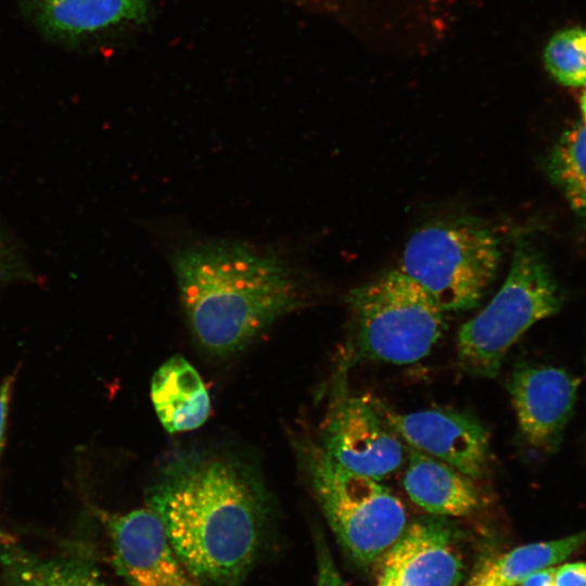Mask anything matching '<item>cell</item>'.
I'll return each instance as SVG.
<instances>
[{"label":"cell","mask_w":586,"mask_h":586,"mask_svg":"<svg viewBox=\"0 0 586 586\" xmlns=\"http://www.w3.org/2000/svg\"><path fill=\"white\" fill-rule=\"evenodd\" d=\"M403 486L417 506L441 517H466L482 505L475 480L410 446Z\"/></svg>","instance_id":"12"},{"label":"cell","mask_w":586,"mask_h":586,"mask_svg":"<svg viewBox=\"0 0 586 586\" xmlns=\"http://www.w3.org/2000/svg\"><path fill=\"white\" fill-rule=\"evenodd\" d=\"M579 107L583 116V123L586 125V87L579 99Z\"/></svg>","instance_id":"24"},{"label":"cell","mask_w":586,"mask_h":586,"mask_svg":"<svg viewBox=\"0 0 586 586\" xmlns=\"http://www.w3.org/2000/svg\"><path fill=\"white\" fill-rule=\"evenodd\" d=\"M499 239L471 216L433 220L407 241L399 270L418 283L443 311L474 308L498 271Z\"/></svg>","instance_id":"5"},{"label":"cell","mask_w":586,"mask_h":586,"mask_svg":"<svg viewBox=\"0 0 586 586\" xmlns=\"http://www.w3.org/2000/svg\"><path fill=\"white\" fill-rule=\"evenodd\" d=\"M151 399L168 433L200 428L211 411L209 395L199 372L179 355L168 358L153 374Z\"/></svg>","instance_id":"14"},{"label":"cell","mask_w":586,"mask_h":586,"mask_svg":"<svg viewBox=\"0 0 586 586\" xmlns=\"http://www.w3.org/2000/svg\"><path fill=\"white\" fill-rule=\"evenodd\" d=\"M171 262L189 329L215 355L243 349L303 304L294 270L273 252L214 240L180 249Z\"/></svg>","instance_id":"2"},{"label":"cell","mask_w":586,"mask_h":586,"mask_svg":"<svg viewBox=\"0 0 586 586\" xmlns=\"http://www.w3.org/2000/svg\"><path fill=\"white\" fill-rule=\"evenodd\" d=\"M8 586H109L94 563L76 557L43 558L22 547L0 552Z\"/></svg>","instance_id":"15"},{"label":"cell","mask_w":586,"mask_h":586,"mask_svg":"<svg viewBox=\"0 0 586 586\" xmlns=\"http://www.w3.org/2000/svg\"><path fill=\"white\" fill-rule=\"evenodd\" d=\"M544 63L550 76L565 87H586V28L557 31L544 50Z\"/></svg>","instance_id":"18"},{"label":"cell","mask_w":586,"mask_h":586,"mask_svg":"<svg viewBox=\"0 0 586 586\" xmlns=\"http://www.w3.org/2000/svg\"><path fill=\"white\" fill-rule=\"evenodd\" d=\"M578 380L560 367L521 365L509 393L524 441L539 453L558 449L577 400Z\"/></svg>","instance_id":"10"},{"label":"cell","mask_w":586,"mask_h":586,"mask_svg":"<svg viewBox=\"0 0 586 586\" xmlns=\"http://www.w3.org/2000/svg\"><path fill=\"white\" fill-rule=\"evenodd\" d=\"M317 552V585L316 586H347L337 571L331 552L322 536L316 537Z\"/></svg>","instance_id":"19"},{"label":"cell","mask_w":586,"mask_h":586,"mask_svg":"<svg viewBox=\"0 0 586 586\" xmlns=\"http://www.w3.org/2000/svg\"><path fill=\"white\" fill-rule=\"evenodd\" d=\"M149 0H37L35 24L51 40L76 42L111 27L146 20Z\"/></svg>","instance_id":"13"},{"label":"cell","mask_w":586,"mask_h":586,"mask_svg":"<svg viewBox=\"0 0 586 586\" xmlns=\"http://www.w3.org/2000/svg\"><path fill=\"white\" fill-rule=\"evenodd\" d=\"M146 500L199 586L241 585L267 512L264 488L249 469L224 456H182L164 468Z\"/></svg>","instance_id":"1"},{"label":"cell","mask_w":586,"mask_h":586,"mask_svg":"<svg viewBox=\"0 0 586 586\" xmlns=\"http://www.w3.org/2000/svg\"><path fill=\"white\" fill-rule=\"evenodd\" d=\"M563 296L535 245L517 240L505 282L457 334L460 367L482 378L498 375L512 345L535 323L557 314Z\"/></svg>","instance_id":"3"},{"label":"cell","mask_w":586,"mask_h":586,"mask_svg":"<svg viewBox=\"0 0 586 586\" xmlns=\"http://www.w3.org/2000/svg\"><path fill=\"white\" fill-rule=\"evenodd\" d=\"M318 445L342 468L378 481L394 474L407 457L373 402L345 392L332 400Z\"/></svg>","instance_id":"7"},{"label":"cell","mask_w":586,"mask_h":586,"mask_svg":"<svg viewBox=\"0 0 586 586\" xmlns=\"http://www.w3.org/2000/svg\"><path fill=\"white\" fill-rule=\"evenodd\" d=\"M553 586H586V561H576L555 568Z\"/></svg>","instance_id":"20"},{"label":"cell","mask_w":586,"mask_h":586,"mask_svg":"<svg viewBox=\"0 0 586 586\" xmlns=\"http://www.w3.org/2000/svg\"><path fill=\"white\" fill-rule=\"evenodd\" d=\"M117 573L126 586H199L149 508L102 514Z\"/></svg>","instance_id":"9"},{"label":"cell","mask_w":586,"mask_h":586,"mask_svg":"<svg viewBox=\"0 0 586 586\" xmlns=\"http://www.w3.org/2000/svg\"><path fill=\"white\" fill-rule=\"evenodd\" d=\"M15 377L8 375L0 384V456L4 446L5 430L10 402L13 393Z\"/></svg>","instance_id":"21"},{"label":"cell","mask_w":586,"mask_h":586,"mask_svg":"<svg viewBox=\"0 0 586 586\" xmlns=\"http://www.w3.org/2000/svg\"><path fill=\"white\" fill-rule=\"evenodd\" d=\"M302 461L322 513L341 546L358 563L375 562L407 526L406 509L380 481L346 470L316 443Z\"/></svg>","instance_id":"6"},{"label":"cell","mask_w":586,"mask_h":586,"mask_svg":"<svg viewBox=\"0 0 586 586\" xmlns=\"http://www.w3.org/2000/svg\"><path fill=\"white\" fill-rule=\"evenodd\" d=\"M347 303L352 362L413 364L428 356L442 335L444 311L399 269L354 288Z\"/></svg>","instance_id":"4"},{"label":"cell","mask_w":586,"mask_h":586,"mask_svg":"<svg viewBox=\"0 0 586 586\" xmlns=\"http://www.w3.org/2000/svg\"><path fill=\"white\" fill-rule=\"evenodd\" d=\"M386 424L408 446L436 458L473 480L487 476L491 466L489 434L474 416L434 408L400 413L375 405Z\"/></svg>","instance_id":"8"},{"label":"cell","mask_w":586,"mask_h":586,"mask_svg":"<svg viewBox=\"0 0 586 586\" xmlns=\"http://www.w3.org/2000/svg\"><path fill=\"white\" fill-rule=\"evenodd\" d=\"M450 528L437 520L408 526L385 552L399 586H458L462 563L453 546Z\"/></svg>","instance_id":"11"},{"label":"cell","mask_w":586,"mask_h":586,"mask_svg":"<svg viewBox=\"0 0 586 586\" xmlns=\"http://www.w3.org/2000/svg\"><path fill=\"white\" fill-rule=\"evenodd\" d=\"M586 544V530L560 539L519 546L487 560L467 586H520L531 574L565 560Z\"/></svg>","instance_id":"16"},{"label":"cell","mask_w":586,"mask_h":586,"mask_svg":"<svg viewBox=\"0 0 586 586\" xmlns=\"http://www.w3.org/2000/svg\"><path fill=\"white\" fill-rule=\"evenodd\" d=\"M546 171L574 214L586 224V125L565 130L546 158Z\"/></svg>","instance_id":"17"},{"label":"cell","mask_w":586,"mask_h":586,"mask_svg":"<svg viewBox=\"0 0 586 586\" xmlns=\"http://www.w3.org/2000/svg\"><path fill=\"white\" fill-rule=\"evenodd\" d=\"M377 586H399L396 570L386 557Z\"/></svg>","instance_id":"23"},{"label":"cell","mask_w":586,"mask_h":586,"mask_svg":"<svg viewBox=\"0 0 586 586\" xmlns=\"http://www.w3.org/2000/svg\"><path fill=\"white\" fill-rule=\"evenodd\" d=\"M555 568H545L531 574L520 586H553Z\"/></svg>","instance_id":"22"}]
</instances>
